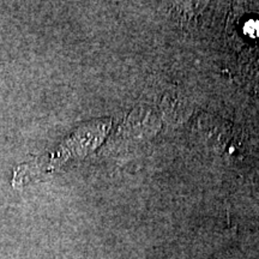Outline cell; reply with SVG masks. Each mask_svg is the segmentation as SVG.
Wrapping results in <instances>:
<instances>
[{
  "instance_id": "cell-1",
  "label": "cell",
  "mask_w": 259,
  "mask_h": 259,
  "mask_svg": "<svg viewBox=\"0 0 259 259\" xmlns=\"http://www.w3.org/2000/svg\"><path fill=\"white\" fill-rule=\"evenodd\" d=\"M162 112L164 118L171 124H177L179 121H184L189 118L192 113L191 103L185 97L178 95H168L164 97L162 102Z\"/></svg>"
},
{
  "instance_id": "cell-2",
  "label": "cell",
  "mask_w": 259,
  "mask_h": 259,
  "mask_svg": "<svg viewBox=\"0 0 259 259\" xmlns=\"http://www.w3.org/2000/svg\"><path fill=\"white\" fill-rule=\"evenodd\" d=\"M200 131H202L203 137L213 147L225 144L228 138V128L226 127V122H222L220 119H212L210 116L200 120Z\"/></svg>"
}]
</instances>
